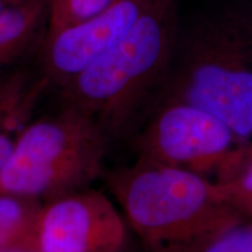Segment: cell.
<instances>
[{
    "label": "cell",
    "instance_id": "obj_7",
    "mask_svg": "<svg viewBox=\"0 0 252 252\" xmlns=\"http://www.w3.org/2000/svg\"><path fill=\"white\" fill-rule=\"evenodd\" d=\"M162 102L206 110L224 122L236 137L248 138L252 134V68L217 59L198 62L184 78L178 94Z\"/></svg>",
    "mask_w": 252,
    "mask_h": 252
},
{
    "label": "cell",
    "instance_id": "obj_3",
    "mask_svg": "<svg viewBox=\"0 0 252 252\" xmlns=\"http://www.w3.org/2000/svg\"><path fill=\"white\" fill-rule=\"evenodd\" d=\"M110 144L84 112L61 103L34 118L0 172V193L45 203L91 187L103 175Z\"/></svg>",
    "mask_w": 252,
    "mask_h": 252
},
{
    "label": "cell",
    "instance_id": "obj_4",
    "mask_svg": "<svg viewBox=\"0 0 252 252\" xmlns=\"http://www.w3.org/2000/svg\"><path fill=\"white\" fill-rule=\"evenodd\" d=\"M236 134L219 117L187 103L154 105L133 135L138 158L200 173L224 160Z\"/></svg>",
    "mask_w": 252,
    "mask_h": 252
},
{
    "label": "cell",
    "instance_id": "obj_5",
    "mask_svg": "<svg viewBox=\"0 0 252 252\" xmlns=\"http://www.w3.org/2000/svg\"><path fill=\"white\" fill-rule=\"evenodd\" d=\"M127 224L103 191L86 188L42 203L28 241L32 252H119Z\"/></svg>",
    "mask_w": 252,
    "mask_h": 252
},
{
    "label": "cell",
    "instance_id": "obj_8",
    "mask_svg": "<svg viewBox=\"0 0 252 252\" xmlns=\"http://www.w3.org/2000/svg\"><path fill=\"white\" fill-rule=\"evenodd\" d=\"M49 88L37 68L19 65L0 76V172Z\"/></svg>",
    "mask_w": 252,
    "mask_h": 252
},
{
    "label": "cell",
    "instance_id": "obj_17",
    "mask_svg": "<svg viewBox=\"0 0 252 252\" xmlns=\"http://www.w3.org/2000/svg\"><path fill=\"white\" fill-rule=\"evenodd\" d=\"M30 252H32V251H31V249H30Z\"/></svg>",
    "mask_w": 252,
    "mask_h": 252
},
{
    "label": "cell",
    "instance_id": "obj_16",
    "mask_svg": "<svg viewBox=\"0 0 252 252\" xmlns=\"http://www.w3.org/2000/svg\"><path fill=\"white\" fill-rule=\"evenodd\" d=\"M119 252H135V251H133V250H132V249H131V247H130V243H127V244H126V245H125V248H124V249H123V250H122V251H119Z\"/></svg>",
    "mask_w": 252,
    "mask_h": 252
},
{
    "label": "cell",
    "instance_id": "obj_15",
    "mask_svg": "<svg viewBox=\"0 0 252 252\" xmlns=\"http://www.w3.org/2000/svg\"><path fill=\"white\" fill-rule=\"evenodd\" d=\"M12 1H13V0H0V12H1L6 6L11 4Z\"/></svg>",
    "mask_w": 252,
    "mask_h": 252
},
{
    "label": "cell",
    "instance_id": "obj_1",
    "mask_svg": "<svg viewBox=\"0 0 252 252\" xmlns=\"http://www.w3.org/2000/svg\"><path fill=\"white\" fill-rule=\"evenodd\" d=\"M143 252H193L247 220L220 182L138 158L104 174Z\"/></svg>",
    "mask_w": 252,
    "mask_h": 252
},
{
    "label": "cell",
    "instance_id": "obj_11",
    "mask_svg": "<svg viewBox=\"0 0 252 252\" xmlns=\"http://www.w3.org/2000/svg\"><path fill=\"white\" fill-rule=\"evenodd\" d=\"M117 0H49V20L47 34L94 17Z\"/></svg>",
    "mask_w": 252,
    "mask_h": 252
},
{
    "label": "cell",
    "instance_id": "obj_14",
    "mask_svg": "<svg viewBox=\"0 0 252 252\" xmlns=\"http://www.w3.org/2000/svg\"><path fill=\"white\" fill-rule=\"evenodd\" d=\"M6 252H30V248H28V245H23V247L14 248L12 249V250H8Z\"/></svg>",
    "mask_w": 252,
    "mask_h": 252
},
{
    "label": "cell",
    "instance_id": "obj_10",
    "mask_svg": "<svg viewBox=\"0 0 252 252\" xmlns=\"http://www.w3.org/2000/svg\"><path fill=\"white\" fill-rule=\"evenodd\" d=\"M42 202L0 193V252L28 245Z\"/></svg>",
    "mask_w": 252,
    "mask_h": 252
},
{
    "label": "cell",
    "instance_id": "obj_6",
    "mask_svg": "<svg viewBox=\"0 0 252 252\" xmlns=\"http://www.w3.org/2000/svg\"><path fill=\"white\" fill-rule=\"evenodd\" d=\"M152 0H117L94 17L48 34L37 50V69L59 88L117 46Z\"/></svg>",
    "mask_w": 252,
    "mask_h": 252
},
{
    "label": "cell",
    "instance_id": "obj_13",
    "mask_svg": "<svg viewBox=\"0 0 252 252\" xmlns=\"http://www.w3.org/2000/svg\"><path fill=\"white\" fill-rule=\"evenodd\" d=\"M224 187L231 203L243 214L249 220H252V163L245 171H242L237 178L220 182Z\"/></svg>",
    "mask_w": 252,
    "mask_h": 252
},
{
    "label": "cell",
    "instance_id": "obj_9",
    "mask_svg": "<svg viewBox=\"0 0 252 252\" xmlns=\"http://www.w3.org/2000/svg\"><path fill=\"white\" fill-rule=\"evenodd\" d=\"M49 0H13L0 12V76L36 52L45 40Z\"/></svg>",
    "mask_w": 252,
    "mask_h": 252
},
{
    "label": "cell",
    "instance_id": "obj_2",
    "mask_svg": "<svg viewBox=\"0 0 252 252\" xmlns=\"http://www.w3.org/2000/svg\"><path fill=\"white\" fill-rule=\"evenodd\" d=\"M167 56L166 28L151 5L117 46L59 88L61 103L93 118L110 145L133 137Z\"/></svg>",
    "mask_w": 252,
    "mask_h": 252
},
{
    "label": "cell",
    "instance_id": "obj_12",
    "mask_svg": "<svg viewBox=\"0 0 252 252\" xmlns=\"http://www.w3.org/2000/svg\"><path fill=\"white\" fill-rule=\"evenodd\" d=\"M193 252H252V220H243Z\"/></svg>",
    "mask_w": 252,
    "mask_h": 252
}]
</instances>
